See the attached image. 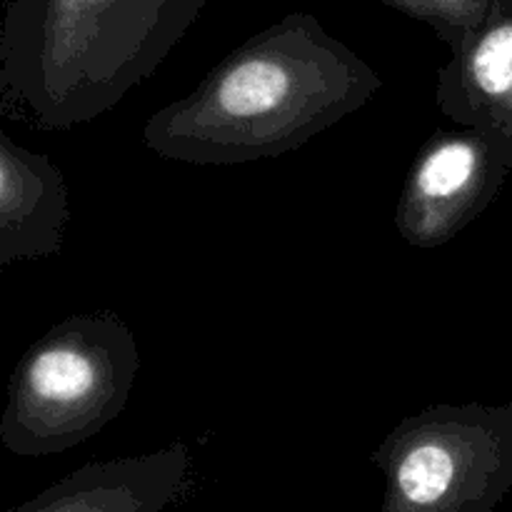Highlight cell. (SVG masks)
<instances>
[{
	"label": "cell",
	"mask_w": 512,
	"mask_h": 512,
	"mask_svg": "<svg viewBox=\"0 0 512 512\" xmlns=\"http://www.w3.org/2000/svg\"><path fill=\"white\" fill-rule=\"evenodd\" d=\"M383 80L308 13H290L225 55L185 98L150 115L143 143L190 165H240L298 150L363 108Z\"/></svg>",
	"instance_id": "6da1fadb"
},
{
	"label": "cell",
	"mask_w": 512,
	"mask_h": 512,
	"mask_svg": "<svg viewBox=\"0 0 512 512\" xmlns=\"http://www.w3.org/2000/svg\"><path fill=\"white\" fill-rule=\"evenodd\" d=\"M208 0H10L0 103L45 130L108 113L158 70Z\"/></svg>",
	"instance_id": "7a4b0ae2"
},
{
	"label": "cell",
	"mask_w": 512,
	"mask_h": 512,
	"mask_svg": "<svg viewBox=\"0 0 512 512\" xmlns=\"http://www.w3.org/2000/svg\"><path fill=\"white\" fill-rule=\"evenodd\" d=\"M138 373V340L118 315L60 320L10 375L0 443L20 458L78 448L123 413Z\"/></svg>",
	"instance_id": "3957f363"
},
{
	"label": "cell",
	"mask_w": 512,
	"mask_h": 512,
	"mask_svg": "<svg viewBox=\"0 0 512 512\" xmlns=\"http://www.w3.org/2000/svg\"><path fill=\"white\" fill-rule=\"evenodd\" d=\"M378 512H488L512 475V410L433 405L375 448Z\"/></svg>",
	"instance_id": "277c9868"
},
{
	"label": "cell",
	"mask_w": 512,
	"mask_h": 512,
	"mask_svg": "<svg viewBox=\"0 0 512 512\" xmlns=\"http://www.w3.org/2000/svg\"><path fill=\"white\" fill-rule=\"evenodd\" d=\"M503 153L480 130H438L415 155L395 208V228L413 248L433 250L468 228L503 175Z\"/></svg>",
	"instance_id": "5b68a950"
},
{
	"label": "cell",
	"mask_w": 512,
	"mask_h": 512,
	"mask_svg": "<svg viewBox=\"0 0 512 512\" xmlns=\"http://www.w3.org/2000/svg\"><path fill=\"white\" fill-rule=\"evenodd\" d=\"M188 475L190 450L175 440L155 453L83 465L10 512H163Z\"/></svg>",
	"instance_id": "8992f818"
},
{
	"label": "cell",
	"mask_w": 512,
	"mask_h": 512,
	"mask_svg": "<svg viewBox=\"0 0 512 512\" xmlns=\"http://www.w3.org/2000/svg\"><path fill=\"white\" fill-rule=\"evenodd\" d=\"M438 108L512 160V0L465 40L438 73Z\"/></svg>",
	"instance_id": "52a82bcc"
},
{
	"label": "cell",
	"mask_w": 512,
	"mask_h": 512,
	"mask_svg": "<svg viewBox=\"0 0 512 512\" xmlns=\"http://www.w3.org/2000/svg\"><path fill=\"white\" fill-rule=\"evenodd\" d=\"M68 220V185L58 165L0 128V268L58 255Z\"/></svg>",
	"instance_id": "ba28073f"
},
{
	"label": "cell",
	"mask_w": 512,
	"mask_h": 512,
	"mask_svg": "<svg viewBox=\"0 0 512 512\" xmlns=\"http://www.w3.org/2000/svg\"><path fill=\"white\" fill-rule=\"evenodd\" d=\"M380 3L420 23H428L453 53L498 13L503 0H380Z\"/></svg>",
	"instance_id": "9c48e42d"
}]
</instances>
